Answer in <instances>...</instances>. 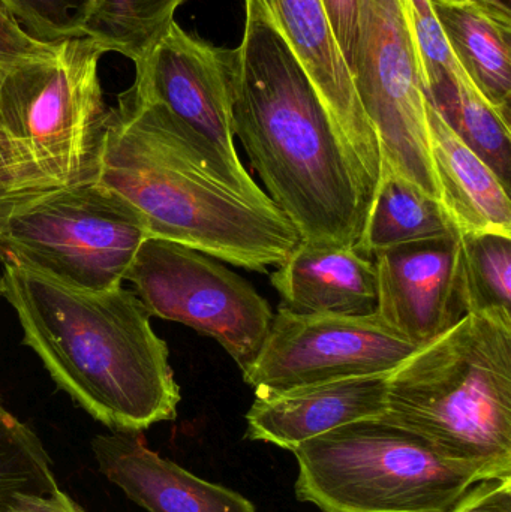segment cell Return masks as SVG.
Here are the masks:
<instances>
[{
  "instance_id": "1",
  "label": "cell",
  "mask_w": 511,
  "mask_h": 512,
  "mask_svg": "<svg viewBox=\"0 0 511 512\" xmlns=\"http://www.w3.org/2000/svg\"><path fill=\"white\" fill-rule=\"evenodd\" d=\"M95 180L143 219L149 237L267 273L302 242L260 186L237 179L200 138L129 92L108 110Z\"/></svg>"
},
{
  "instance_id": "2",
  "label": "cell",
  "mask_w": 511,
  "mask_h": 512,
  "mask_svg": "<svg viewBox=\"0 0 511 512\" xmlns=\"http://www.w3.org/2000/svg\"><path fill=\"white\" fill-rule=\"evenodd\" d=\"M231 122L302 242L356 248L374 188L260 0H245Z\"/></svg>"
},
{
  "instance_id": "3",
  "label": "cell",
  "mask_w": 511,
  "mask_h": 512,
  "mask_svg": "<svg viewBox=\"0 0 511 512\" xmlns=\"http://www.w3.org/2000/svg\"><path fill=\"white\" fill-rule=\"evenodd\" d=\"M0 295L17 312L24 343L95 420L138 433L176 418L170 352L134 291H89L3 265Z\"/></svg>"
},
{
  "instance_id": "4",
  "label": "cell",
  "mask_w": 511,
  "mask_h": 512,
  "mask_svg": "<svg viewBox=\"0 0 511 512\" xmlns=\"http://www.w3.org/2000/svg\"><path fill=\"white\" fill-rule=\"evenodd\" d=\"M383 420L480 480L511 477V313H468L389 375Z\"/></svg>"
},
{
  "instance_id": "5",
  "label": "cell",
  "mask_w": 511,
  "mask_h": 512,
  "mask_svg": "<svg viewBox=\"0 0 511 512\" xmlns=\"http://www.w3.org/2000/svg\"><path fill=\"white\" fill-rule=\"evenodd\" d=\"M104 54L78 36L0 65V213L95 180L108 114L99 81Z\"/></svg>"
},
{
  "instance_id": "6",
  "label": "cell",
  "mask_w": 511,
  "mask_h": 512,
  "mask_svg": "<svg viewBox=\"0 0 511 512\" xmlns=\"http://www.w3.org/2000/svg\"><path fill=\"white\" fill-rule=\"evenodd\" d=\"M291 453L297 499L323 512H452L482 481L381 417L345 424Z\"/></svg>"
},
{
  "instance_id": "7",
  "label": "cell",
  "mask_w": 511,
  "mask_h": 512,
  "mask_svg": "<svg viewBox=\"0 0 511 512\" xmlns=\"http://www.w3.org/2000/svg\"><path fill=\"white\" fill-rule=\"evenodd\" d=\"M149 237L137 212L96 180L0 213V261L89 291L122 286Z\"/></svg>"
},
{
  "instance_id": "8",
  "label": "cell",
  "mask_w": 511,
  "mask_h": 512,
  "mask_svg": "<svg viewBox=\"0 0 511 512\" xmlns=\"http://www.w3.org/2000/svg\"><path fill=\"white\" fill-rule=\"evenodd\" d=\"M350 71L380 146L381 165L440 201L407 0H359Z\"/></svg>"
},
{
  "instance_id": "9",
  "label": "cell",
  "mask_w": 511,
  "mask_h": 512,
  "mask_svg": "<svg viewBox=\"0 0 511 512\" xmlns=\"http://www.w3.org/2000/svg\"><path fill=\"white\" fill-rule=\"evenodd\" d=\"M126 280L150 316L212 337L242 375L254 364L272 325V307L248 280L212 256L147 237Z\"/></svg>"
},
{
  "instance_id": "10",
  "label": "cell",
  "mask_w": 511,
  "mask_h": 512,
  "mask_svg": "<svg viewBox=\"0 0 511 512\" xmlns=\"http://www.w3.org/2000/svg\"><path fill=\"white\" fill-rule=\"evenodd\" d=\"M419 346L368 316L294 315L278 307L254 364L243 373L255 396L363 376L390 375Z\"/></svg>"
},
{
  "instance_id": "11",
  "label": "cell",
  "mask_w": 511,
  "mask_h": 512,
  "mask_svg": "<svg viewBox=\"0 0 511 512\" xmlns=\"http://www.w3.org/2000/svg\"><path fill=\"white\" fill-rule=\"evenodd\" d=\"M236 48L215 47L185 32L176 21L146 57L135 63V98L159 105L245 185L258 186L246 171L234 144L231 104Z\"/></svg>"
},
{
  "instance_id": "12",
  "label": "cell",
  "mask_w": 511,
  "mask_h": 512,
  "mask_svg": "<svg viewBox=\"0 0 511 512\" xmlns=\"http://www.w3.org/2000/svg\"><path fill=\"white\" fill-rule=\"evenodd\" d=\"M371 258L377 274L375 312L407 342L422 348L470 313L459 233L380 249Z\"/></svg>"
},
{
  "instance_id": "13",
  "label": "cell",
  "mask_w": 511,
  "mask_h": 512,
  "mask_svg": "<svg viewBox=\"0 0 511 512\" xmlns=\"http://www.w3.org/2000/svg\"><path fill=\"white\" fill-rule=\"evenodd\" d=\"M296 59L299 60L330 119L365 171L372 188L380 180V146L363 111L353 75L333 36L321 0H260Z\"/></svg>"
},
{
  "instance_id": "14",
  "label": "cell",
  "mask_w": 511,
  "mask_h": 512,
  "mask_svg": "<svg viewBox=\"0 0 511 512\" xmlns=\"http://www.w3.org/2000/svg\"><path fill=\"white\" fill-rule=\"evenodd\" d=\"M389 375L363 376L255 396L245 438L293 451L354 421L383 417Z\"/></svg>"
},
{
  "instance_id": "15",
  "label": "cell",
  "mask_w": 511,
  "mask_h": 512,
  "mask_svg": "<svg viewBox=\"0 0 511 512\" xmlns=\"http://www.w3.org/2000/svg\"><path fill=\"white\" fill-rule=\"evenodd\" d=\"M92 450L101 474L146 511L257 512L239 493L159 456L137 433L96 436Z\"/></svg>"
},
{
  "instance_id": "16",
  "label": "cell",
  "mask_w": 511,
  "mask_h": 512,
  "mask_svg": "<svg viewBox=\"0 0 511 512\" xmlns=\"http://www.w3.org/2000/svg\"><path fill=\"white\" fill-rule=\"evenodd\" d=\"M272 274L281 309L294 315L368 316L377 310L372 258L356 248L300 242Z\"/></svg>"
},
{
  "instance_id": "17",
  "label": "cell",
  "mask_w": 511,
  "mask_h": 512,
  "mask_svg": "<svg viewBox=\"0 0 511 512\" xmlns=\"http://www.w3.org/2000/svg\"><path fill=\"white\" fill-rule=\"evenodd\" d=\"M426 116L440 203L458 233L511 237L509 189L428 102Z\"/></svg>"
},
{
  "instance_id": "18",
  "label": "cell",
  "mask_w": 511,
  "mask_h": 512,
  "mask_svg": "<svg viewBox=\"0 0 511 512\" xmlns=\"http://www.w3.org/2000/svg\"><path fill=\"white\" fill-rule=\"evenodd\" d=\"M453 56L486 101L511 119V17L470 2L432 0Z\"/></svg>"
},
{
  "instance_id": "19",
  "label": "cell",
  "mask_w": 511,
  "mask_h": 512,
  "mask_svg": "<svg viewBox=\"0 0 511 512\" xmlns=\"http://www.w3.org/2000/svg\"><path fill=\"white\" fill-rule=\"evenodd\" d=\"M458 233L443 204L381 165L380 180L356 245L369 256L380 249Z\"/></svg>"
},
{
  "instance_id": "20",
  "label": "cell",
  "mask_w": 511,
  "mask_h": 512,
  "mask_svg": "<svg viewBox=\"0 0 511 512\" xmlns=\"http://www.w3.org/2000/svg\"><path fill=\"white\" fill-rule=\"evenodd\" d=\"M423 90L426 102L444 123L492 168L510 191V120L486 101L462 68L443 75Z\"/></svg>"
},
{
  "instance_id": "21",
  "label": "cell",
  "mask_w": 511,
  "mask_h": 512,
  "mask_svg": "<svg viewBox=\"0 0 511 512\" xmlns=\"http://www.w3.org/2000/svg\"><path fill=\"white\" fill-rule=\"evenodd\" d=\"M185 0H92L81 36L105 53L140 62L165 35Z\"/></svg>"
},
{
  "instance_id": "22",
  "label": "cell",
  "mask_w": 511,
  "mask_h": 512,
  "mask_svg": "<svg viewBox=\"0 0 511 512\" xmlns=\"http://www.w3.org/2000/svg\"><path fill=\"white\" fill-rule=\"evenodd\" d=\"M57 490L44 445L0 403V512L32 510Z\"/></svg>"
},
{
  "instance_id": "23",
  "label": "cell",
  "mask_w": 511,
  "mask_h": 512,
  "mask_svg": "<svg viewBox=\"0 0 511 512\" xmlns=\"http://www.w3.org/2000/svg\"><path fill=\"white\" fill-rule=\"evenodd\" d=\"M470 313H511V237L459 234Z\"/></svg>"
},
{
  "instance_id": "24",
  "label": "cell",
  "mask_w": 511,
  "mask_h": 512,
  "mask_svg": "<svg viewBox=\"0 0 511 512\" xmlns=\"http://www.w3.org/2000/svg\"><path fill=\"white\" fill-rule=\"evenodd\" d=\"M21 26L42 41L78 38L92 0H2Z\"/></svg>"
},
{
  "instance_id": "25",
  "label": "cell",
  "mask_w": 511,
  "mask_h": 512,
  "mask_svg": "<svg viewBox=\"0 0 511 512\" xmlns=\"http://www.w3.org/2000/svg\"><path fill=\"white\" fill-rule=\"evenodd\" d=\"M411 32L419 56L423 87L462 68L450 50L432 0H407Z\"/></svg>"
},
{
  "instance_id": "26",
  "label": "cell",
  "mask_w": 511,
  "mask_h": 512,
  "mask_svg": "<svg viewBox=\"0 0 511 512\" xmlns=\"http://www.w3.org/2000/svg\"><path fill=\"white\" fill-rule=\"evenodd\" d=\"M53 45L54 41H42L30 35L0 0V65L24 57L38 56L50 50Z\"/></svg>"
},
{
  "instance_id": "27",
  "label": "cell",
  "mask_w": 511,
  "mask_h": 512,
  "mask_svg": "<svg viewBox=\"0 0 511 512\" xmlns=\"http://www.w3.org/2000/svg\"><path fill=\"white\" fill-rule=\"evenodd\" d=\"M452 512H511V477L479 481Z\"/></svg>"
},
{
  "instance_id": "28",
  "label": "cell",
  "mask_w": 511,
  "mask_h": 512,
  "mask_svg": "<svg viewBox=\"0 0 511 512\" xmlns=\"http://www.w3.org/2000/svg\"><path fill=\"white\" fill-rule=\"evenodd\" d=\"M321 5L329 18L333 36L350 68L357 41L359 0H321Z\"/></svg>"
},
{
  "instance_id": "29",
  "label": "cell",
  "mask_w": 511,
  "mask_h": 512,
  "mask_svg": "<svg viewBox=\"0 0 511 512\" xmlns=\"http://www.w3.org/2000/svg\"><path fill=\"white\" fill-rule=\"evenodd\" d=\"M26 512H84L78 507L77 502L72 501L62 490H57L53 495L45 496L38 505Z\"/></svg>"
},
{
  "instance_id": "30",
  "label": "cell",
  "mask_w": 511,
  "mask_h": 512,
  "mask_svg": "<svg viewBox=\"0 0 511 512\" xmlns=\"http://www.w3.org/2000/svg\"><path fill=\"white\" fill-rule=\"evenodd\" d=\"M450 2H470L474 3V5L483 6V8L489 9V11L497 12V14L511 17V9L509 6L504 5L501 0H450Z\"/></svg>"
},
{
  "instance_id": "31",
  "label": "cell",
  "mask_w": 511,
  "mask_h": 512,
  "mask_svg": "<svg viewBox=\"0 0 511 512\" xmlns=\"http://www.w3.org/2000/svg\"><path fill=\"white\" fill-rule=\"evenodd\" d=\"M501 2H503L504 5L509 6L510 8V0H501Z\"/></svg>"
}]
</instances>
